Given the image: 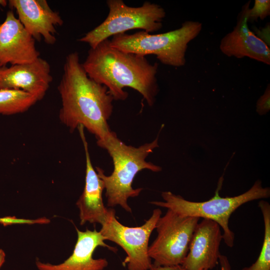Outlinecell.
Returning <instances> with one entry per match:
<instances>
[{
  "label": "cell",
  "mask_w": 270,
  "mask_h": 270,
  "mask_svg": "<svg viewBox=\"0 0 270 270\" xmlns=\"http://www.w3.org/2000/svg\"><path fill=\"white\" fill-rule=\"evenodd\" d=\"M58 88L62 123L71 132L82 125L95 136L98 146L106 140L113 132L108 120L113 112L114 98L105 86L88 76L78 52L66 56Z\"/></svg>",
  "instance_id": "1"
},
{
  "label": "cell",
  "mask_w": 270,
  "mask_h": 270,
  "mask_svg": "<svg viewBox=\"0 0 270 270\" xmlns=\"http://www.w3.org/2000/svg\"><path fill=\"white\" fill-rule=\"evenodd\" d=\"M82 65L88 76L105 86L114 100H126L128 94L124 89L128 87L138 92L149 106L155 102L158 64H151L146 56L114 48L108 39L90 48Z\"/></svg>",
  "instance_id": "2"
},
{
  "label": "cell",
  "mask_w": 270,
  "mask_h": 270,
  "mask_svg": "<svg viewBox=\"0 0 270 270\" xmlns=\"http://www.w3.org/2000/svg\"><path fill=\"white\" fill-rule=\"evenodd\" d=\"M105 149L112 158L114 170L110 176L96 167V171L104 182L107 206H120L127 212H132L128 204L130 198L138 196L142 188H133V180L138 172L147 169L154 172L161 171L162 168L146 160L153 150L158 148V136L152 142L140 146L126 145L118 138L114 132L99 146Z\"/></svg>",
  "instance_id": "3"
},
{
  "label": "cell",
  "mask_w": 270,
  "mask_h": 270,
  "mask_svg": "<svg viewBox=\"0 0 270 270\" xmlns=\"http://www.w3.org/2000/svg\"><path fill=\"white\" fill-rule=\"evenodd\" d=\"M223 180L222 176L214 196L208 200L192 202L170 192H163L161 196L164 202L154 201L150 204L170 210L181 216L202 218L216 222L223 230L222 239L224 243L228 246L232 248L234 234L228 226L230 216L246 202L269 198L270 189L268 187L263 188L261 181L258 180L250 190L240 195L222 198L219 195V190Z\"/></svg>",
  "instance_id": "4"
},
{
  "label": "cell",
  "mask_w": 270,
  "mask_h": 270,
  "mask_svg": "<svg viewBox=\"0 0 270 270\" xmlns=\"http://www.w3.org/2000/svg\"><path fill=\"white\" fill-rule=\"evenodd\" d=\"M202 28L199 22L186 21L178 28L160 34L143 30L118 34L110 40V44L128 53L144 56L154 54L162 64L180 67L186 64L188 43L199 34Z\"/></svg>",
  "instance_id": "5"
},
{
  "label": "cell",
  "mask_w": 270,
  "mask_h": 270,
  "mask_svg": "<svg viewBox=\"0 0 270 270\" xmlns=\"http://www.w3.org/2000/svg\"><path fill=\"white\" fill-rule=\"evenodd\" d=\"M109 10L104 20L78 40L94 48L110 36L140 29L148 33L158 31L162 26L166 13L160 6L145 2L142 6L132 7L122 0H108Z\"/></svg>",
  "instance_id": "6"
},
{
  "label": "cell",
  "mask_w": 270,
  "mask_h": 270,
  "mask_svg": "<svg viewBox=\"0 0 270 270\" xmlns=\"http://www.w3.org/2000/svg\"><path fill=\"white\" fill-rule=\"evenodd\" d=\"M199 218L181 216L168 209L158 220L156 238L148 246V254L154 264L181 265L186 257Z\"/></svg>",
  "instance_id": "7"
},
{
  "label": "cell",
  "mask_w": 270,
  "mask_h": 270,
  "mask_svg": "<svg viewBox=\"0 0 270 270\" xmlns=\"http://www.w3.org/2000/svg\"><path fill=\"white\" fill-rule=\"evenodd\" d=\"M162 214L161 210L156 208L142 225L129 227L119 222L116 211L109 208L106 220L100 232L106 240L115 242L126 252V256L122 265L128 270H150L152 263L148 254L149 239Z\"/></svg>",
  "instance_id": "8"
},
{
  "label": "cell",
  "mask_w": 270,
  "mask_h": 270,
  "mask_svg": "<svg viewBox=\"0 0 270 270\" xmlns=\"http://www.w3.org/2000/svg\"><path fill=\"white\" fill-rule=\"evenodd\" d=\"M34 38L12 10L0 24V66L30 63L40 57Z\"/></svg>",
  "instance_id": "9"
},
{
  "label": "cell",
  "mask_w": 270,
  "mask_h": 270,
  "mask_svg": "<svg viewBox=\"0 0 270 270\" xmlns=\"http://www.w3.org/2000/svg\"><path fill=\"white\" fill-rule=\"evenodd\" d=\"M8 4L16 10L18 19L35 40L43 39L48 44L56 42V27L62 26L64 21L46 0H10Z\"/></svg>",
  "instance_id": "10"
},
{
  "label": "cell",
  "mask_w": 270,
  "mask_h": 270,
  "mask_svg": "<svg viewBox=\"0 0 270 270\" xmlns=\"http://www.w3.org/2000/svg\"><path fill=\"white\" fill-rule=\"evenodd\" d=\"M220 226L216 222L202 218L197 224L188 253L181 264L183 270H210L218 264L222 240Z\"/></svg>",
  "instance_id": "11"
},
{
  "label": "cell",
  "mask_w": 270,
  "mask_h": 270,
  "mask_svg": "<svg viewBox=\"0 0 270 270\" xmlns=\"http://www.w3.org/2000/svg\"><path fill=\"white\" fill-rule=\"evenodd\" d=\"M52 80L50 66L38 57L34 62L0 66V88L21 90L43 98Z\"/></svg>",
  "instance_id": "12"
},
{
  "label": "cell",
  "mask_w": 270,
  "mask_h": 270,
  "mask_svg": "<svg viewBox=\"0 0 270 270\" xmlns=\"http://www.w3.org/2000/svg\"><path fill=\"white\" fill-rule=\"evenodd\" d=\"M250 2L244 6L233 30L221 40L220 51L224 55L238 58L248 57L270 64V49L248 26V11Z\"/></svg>",
  "instance_id": "13"
},
{
  "label": "cell",
  "mask_w": 270,
  "mask_h": 270,
  "mask_svg": "<svg viewBox=\"0 0 270 270\" xmlns=\"http://www.w3.org/2000/svg\"><path fill=\"white\" fill-rule=\"evenodd\" d=\"M78 238L72 255L62 263L52 264L36 260L38 270H103L108 265L106 258L94 259L92 257L98 246L106 248L116 252V248L106 244L105 238L96 228L81 231L76 228Z\"/></svg>",
  "instance_id": "14"
},
{
  "label": "cell",
  "mask_w": 270,
  "mask_h": 270,
  "mask_svg": "<svg viewBox=\"0 0 270 270\" xmlns=\"http://www.w3.org/2000/svg\"><path fill=\"white\" fill-rule=\"evenodd\" d=\"M77 129L84 145L86 162L85 185L82 193L76 202L80 210V224L84 225L88 222L102 226L106 220L109 210L104 206L102 200L104 184L92 166L84 128L80 125Z\"/></svg>",
  "instance_id": "15"
},
{
  "label": "cell",
  "mask_w": 270,
  "mask_h": 270,
  "mask_svg": "<svg viewBox=\"0 0 270 270\" xmlns=\"http://www.w3.org/2000/svg\"><path fill=\"white\" fill-rule=\"evenodd\" d=\"M38 101L34 96L21 90L0 88V114L22 113Z\"/></svg>",
  "instance_id": "16"
},
{
  "label": "cell",
  "mask_w": 270,
  "mask_h": 270,
  "mask_svg": "<svg viewBox=\"0 0 270 270\" xmlns=\"http://www.w3.org/2000/svg\"><path fill=\"white\" fill-rule=\"evenodd\" d=\"M258 206L264 222V236L262 248L256 261L241 270H270V204L266 201L261 200Z\"/></svg>",
  "instance_id": "17"
},
{
  "label": "cell",
  "mask_w": 270,
  "mask_h": 270,
  "mask_svg": "<svg viewBox=\"0 0 270 270\" xmlns=\"http://www.w3.org/2000/svg\"><path fill=\"white\" fill-rule=\"evenodd\" d=\"M270 14V0H255L253 7L248 11V22L264 20Z\"/></svg>",
  "instance_id": "18"
},
{
  "label": "cell",
  "mask_w": 270,
  "mask_h": 270,
  "mask_svg": "<svg viewBox=\"0 0 270 270\" xmlns=\"http://www.w3.org/2000/svg\"><path fill=\"white\" fill-rule=\"evenodd\" d=\"M256 112L260 115L267 113L270 109V86L268 84L264 94L259 98L256 104Z\"/></svg>",
  "instance_id": "19"
},
{
  "label": "cell",
  "mask_w": 270,
  "mask_h": 270,
  "mask_svg": "<svg viewBox=\"0 0 270 270\" xmlns=\"http://www.w3.org/2000/svg\"><path fill=\"white\" fill-rule=\"evenodd\" d=\"M36 220L18 218L15 216H6L0 218V224L4 226L14 224H36Z\"/></svg>",
  "instance_id": "20"
},
{
  "label": "cell",
  "mask_w": 270,
  "mask_h": 270,
  "mask_svg": "<svg viewBox=\"0 0 270 270\" xmlns=\"http://www.w3.org/2000/svg\"><path fill=\"white\" fill-rule=\"evenodd\" d=\"M256 31L258 34L256 35L270 46V25L266 26L261 30H257Z\"/></svg>",
  "instance_id": "21"
},
{
  "label": "cell",
  "mask_w": 270,
  "mask_h": 270,
  "mask_svg": "<svg viewBox=\"0 0 270 270\" xmlns=\"http://www.w3.org/2000/svg\"><path fill=\"white\" fill-rule=\"evenodd\" d=\"M218 264H220V270H232L230 261L226 256L220 254Z\"/></svg>",
  "instance_id": "22"
},
{
  "label": "cell",
  "mask_w": 270,
  "mask_h": 270,
  "mask_svg": "<svg viewBox=\"0 0 270 270\" xmlns=\"http://www.w3.org/2000/svg\"><path fill=\"white\" fill-rule=\"evenodd\" d=\"M149 270H183L181 265L174 266H160L152 264Z\"/></svg>",
  "instance_id": "23"
},
{
  "label": "cell",
  "mask_w": 270,
  "mask_h": 270,
  "mask_svg": "<svg viewBox=\"0 0 270 270\" xmlns=\"http://www.w3.org/2000/svg\"><path fill=\"white\" fill-rule=\"evenodd\" d=\"M5 258L6 254L4 252L2 249H0V268L5 261Z\"/></svg>",
  "instance_id": "24"
},
{
  "label": "cell",
  "mask_w": 270,
  "mask_h": 270,
  "mask_svg": "<svg viewBox=\"0 0 270 270\" xmlns=\"http://www.w3.org/2000/svg\"><path fill=\"white\" fill-rule=\"evenodd\" d=\"M8 4V2L6 0H0V6H6Z\"/></svg>",
  "instance_id": "25"
}]
</instances>
